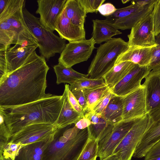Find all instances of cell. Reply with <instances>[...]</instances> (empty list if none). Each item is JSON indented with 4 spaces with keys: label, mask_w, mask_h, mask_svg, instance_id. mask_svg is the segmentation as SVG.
Instances as JSON below:
<instances>
[{
    "label": "cell",
    "mask_w": 160,
    "mask_h": 160,
    "mask_svg": "<svg viewBox=\"0 0 160 160\" xmlns=\"http://www.w3.org/2000/svg\"><path fill=\"white\" fill-rule=\"evenodd\" d=\"M49 69L45 58L33 52L21 67L0 82V108H14L45 97Z\"/></svg>",
    "instance_id": "1"
},
{
    "label": "cell",
    "mask_w": 160,
    "mask_h": 160,
    "mask_svg": "<svg viewBox=\"0 0 160 160\" xmlns=\"http://www.w3.org/2000/svg\"><path fill=\"white\" fill-rule=\"evenodd\" d=\"M62 104V95L48 93L36 101L6 109L0 108V112L3 115L11 137L30 125L53 124L59 116Z\"/></svg>",
    "instance_id": "2"
},
{
    "label": "cell",
    "mask_w": 160,
    "mask_h": 160,
    "mask_svg": "<svg viewBox=\"0 0 160 160\" xmlns=\"http://www.w3.org/2000/svg\"><path fill=\"white\" fill-rule=\"evenodd\" d=\"M58 129L45 150L42 160H77L88 138L87 128L75 125L61 132Z\"/></svg>",
    "instance_id": "3"
},
{
    "label": "cell",
    "mask_w": 160,
    "mask_h": 160,
    "mask_svg": "<svg viewBox=\"0 0 160 160\" xmlns=\"http://www.w3.org/2000/svg\"><path fill=\"white\" fill-rule=\"evenodd\" d=\"M128 42L121 38H112L101 44L88 70V78L92 79L102 78L114 66L118 57L129 48Z\"/></svg>",
    "instance_id": "4"
},
{
    "label": "cell",
    "mask_w": 160,
    "mask_h": 160,
    "mask_svg": "<svg viewBox=\"0 0 160 160\" xmlns=\"http://www.w3.org/2000/svg\"><path fill=\"white\" fill-rule=\"evenodd\" d=\"M23 12L27 26L38 41L40 53L48 60L56 53L61 54L66 45V40L49 31L40 23L39 18L31 13L24 6Z\"/></svg>",
    "instance_id": "5"
},
{
    "label": "cell",
    "mask_w": 160,
    "mask_h": 160,
    "mask_svg": "<svg viewBox=\"0 0 160 160\" xmlns=\"http://www.w3.org/2000/svg\"><path fill=\"white\" fill-rule=\"evenodd\" d=\"M25 6L24 0H8L5 9L0 14V21L6 22L15 29L21 44L28 41L39 45L38 40L25 21L23 12Z\"/></svg>",
    "instance_id": "6"
},
{
    "label": "cell",
    "mask_w": 160,
    "mask_h": 160,
    "mask_svg": "<svg viewBox=\"0 0 160 160\" xmlns=\"http://www.w3.org/2000/svg\"><path fill=\"white\" fill-rule=\"evenodd\" d=\"M38 48V45L26 41L0 52V82L21 67Z\"/></svg>",
    "instance_id": "7"
},
{
    "label": "cell",
    "mask_w": 160,
    "mask_h": 160,
    "mask_svg": "<svg viewBox=\"0 0 160 160\" xmlns=\"http://www.w3.org/2000/svg\"><path fill=\"white\" fill-rule=\"evenodd\" d=\"M92 38L69 42L58 59V63L67 68L87 61L95 48Z\"/></svg>",
    "instance_id": "8"
},
{
    "label": "cell",
    "mask_w": 160,
    "mask_h": 160,
    "mask_svg": "<svg viewBox=\"0 0 160 160\" xmlns=\"http://www.w3.org/2000/svg\"><path fill=\"white\" fill-rule=\"evenodd\" d=\"M148 119V114L138 119L112 155H117L121 160H131L137 145L146 130Z\"/></svg>",
    "instance_id": "9"
},
{
    "label": "cell",
    "mask_w": 160,
    "mask_h": 160,
    "mask_svg": "<svg viewBox=\"0 0 160 160\" xmlns=\"http://www.w3.org/2000/svg\"><path fill=\"white\" fill-rule=\"evenodd\" d=\"M151 13L141 19L131 29L128 35L129 46L152 48L157 46Z\"/></svg>",
    "instance_id": "10"
},
{
    "label": "cell",
    "mask_w": 160,
    "mask_h": 160,
    "mask_svg": "<svg viewBox=\"0 0 160 160\" xmlns=\"http://www.w3.org/2000/svg\"><path fill=\"white\" fill-rule=\"evenodd\" d=\"M58 129L51 124L30 125L12 135L9 142L26 145L46 139L55 134Z\"/></svg>",
    "instance_id": "11"
},
{
    "label": "cell",
    "mask_w": 160,
    "mask_h": 160,
    "mask_svg": "<svg viewBox=\"0 0 160 160\" xmlns=\"http://www.w3.org/2000/svg\"><path fill=\"white\" fill-rule=\"evenodd\" d=\"M138 119L122 121L114 125L112 131L99 143L98 157L99 160L112 154L116 148Z\"/></svg>",
    "instance_id": "12"
},
{
    "label": "cell",
    "mask_w": 160,
    "mask_h": 160,
    "mask_svg": "<svg viewBox=\"0 0 160 160\" xmlns=\"http://www.w3.org/2000/svg\"><path fill=\"white\" fill-rule=\"evenodd\" d=\"M148 115L147 128L136 149L133 156L134 158L144 157L160 140V108Z\"/></svg>",
    "instance_id": "13"
},
{
    "label": "cell",
    "mask_w": 160,
    "mask_h": 160,
    "mask_svg": "<svg viewBox=\"0 0 160 160\" xmlns=\"http://www.w3.org/2000/svg\"><path fill=\"white\" fill-rule=\"evenodd\" d=\"M151 70L148 66L135 64L131 70L121 80L110 89L115 95L124 97L139 88L142 79Z\"/></svg>",
    "instance_id": "14"
},
{
    "label": "cell",
    "mask_w": 160,
    "mask_h": 160,
    "mask_svg": "<svg viewBox=\"0 0 160 160\" xmlns=\"http://www.w3.org/2000/svg\"><path fill=\"white\" fill-rule=\"evenodd\" d=\"M123 113L122 121L142 118L146 115L145 89L141 86L122 97Z\"/></svg>",
    "instance_id": "15"
},
{
    "label": "cell",
    "mask_w": 160,
    "mask_h": 160,
    "mask_svg": "<svg viewBox=\"0 0 160 160\" xmlns=\"http://www.w3.org/2000/svg\"><path fill=\"white\" fill-rule=\"evenodd\" d=\"M67 0H39L36 12L39 14V21L43 27L52 32L56 22L63 10Z\"/></svg>",
    "instance_id": "16"
},
{
    "label": "cell",
    "mask_w": 160,
    "mask_h": 160,
    "mask_svg": "<svg viewBox=\"0 0 160 160\" xmlns=\"http://www.w3.org/2000/svg\"><path fill=\"white\" fill-rule=\"evenodd\" d=\"M142 85L145 89L146 113L150 114L160 108V68L151 70Z\"/></svg>",
    "instance_id": "17"
},
{
    "label": "cell",
    "mask_w": 160,
    "mask_h": 160,
    "mask_svg": "<svg viewBox=\"0 0 160 160\" xmlns=\"http://www.w3.org/2000/svg\"><path fill=\"white\" fill-rule=\"evenodd\" d=\"M55 30L60 37L69 42L86 39L85 29L73 24L67 17L64 9L56 22Z\"/></svg>",
    "instance_id": "18"
},
{
    "label": "cell",
    "mask_w": 160,
    "mask_h": 160,
    "mask_svg": "<svg viewBox=\"0 0 160 160\" xmlns=\"http://www.w3.org/2000/svg\"><path fill=\"white\" fill-rule=\"evenodd\" d=\"M84 117L91 122L87 128L88 137L99 142L112 131L114 126V125L108 123L101 115L92 110L86 112Z\"/></svg>",
    "instance_id": "19"
},
{
    "label": "cell",
    "mask_w": 160,
    "mask_h": 160,
    "mask_svg": "<svg viewBox=\"0 0 160 160\" xmlns=\"http://www.w3.org/2000/svg\"><path fill=\"white\" fill-rule=\"evenodd\" d=\"M152 48L129 46L127 51L118 57L115 65L122 62L129 61L141 66H148Z\"/></svg>",
    "instance_id": "20"
},
{
    "label": "cell",
    "mask_w": 160,
    "mask_h": 160,
    "mask_svg": "<svg viewBox=\"0 0 160 160\" xmlns=\"http://www.w3.org/2000/svg\"><path fill=\"white\" fill-rule=\"evenodd\" d=\"M92 21L93 31L92 38L96 44L107 42L113 36L122 33L112 23L107 19H95Z\"/></svg>",
    "instance_id": "21"
},
{
    "label": "cell",
    "mask_w": 160,
    "mask_h": 160,
    "mask_svg": "<svg viewBox=\"0 0 160 160\" xmlns=\"http://www.w3.org/2000/svg\"><path fill=\"white\" fill-rule=\"evenodd\" d=\"M55 134L42 141L23 146L14 160H42L45 150L53 141Z\"/></svg>",
    "instance_id": "22"
},
{
    "label": "cell",
    "mask_w": 160,
    "mask_h": 160,
    "mask_svg": "<svg viewBox=\"0 0 160 160\" xmlns=\"http://www.w3.org/2000/svg\"><path fill=\"white\" fill-rule=\"evenodd\" d=\"M62 95V104L61 110L57 120L53 124L58 129H62L75 124L83 117L72 107L68 100L65 88Z\"/></svg>",
    "instance_id": "23"
},
{
    "label": "cell",
    "mask_w": 160,
    "mask_h": 160,
    "mask_svg": "<svg viewBox=\"0 0 160 160\" xmlns=\"http://www.w3.org/2000/svg\"><path fill=\"white\" fill-rule=\"evenodd\" d=\"M122 97L114 95L101 115L109 123L115 125L122 120Z\"/></svg>",
    "instance_id": "24"
},
{
    "label": "cell",
    "mask_w": 160,
    "mask_h": 160,
    "mask_svg": "<svg viewBox=\"0 0 160 160\" xmlns=\"http://www.w3.org/2000/svg\"><path fill=\"white\" fill-rule=\"evenodd\" d=\"M135 64L125 61L115 65L102 77L111 89L121 80L131 70Z\"/></svg>",
    "instance_id": "25"
},
{
    "label": "cell",
    "mask_w": 160,
    "mask_h": 160,
    "mask_svg": "<svg viewBox=\"0 0 160 160\" xmlns=\"http://www.w3.org/2000/svg\"><path fill=\"white\" fill-rule=\"evenodd\" d=\"M155 2L127 17L117 19L112 23L118 29L123 30L131 29L141 19L152 13Z\"/></svg>",
    "instance_id": "26"
},
{
    "label": "cell",
    "mask_w": 160,
    "mask_h": 160,
    "mask_svg": "<svg viewBox=\"0 0 160 160\" xmlns=\"http://www.w3.org/2000/svg\"><path fill=\"white\" fill-rule=\"evenodd\" d=\"M64 9L67 17L73 24L84 28L87 14L78 0H67Z\"/></svg>",
    "instance_id": "27"
},
{
    "label": "cell",
    "mask_w": 160,
    "mask_h": 160,
    "mask_svg": "<svg viewBox=\"0 0 160 160\" xmlns=\"http://www.w3.org/2000/svg\"><path fill=\"white\" fill-rule=\"evenodd\" d=\"M12 44H22L15 29L6 22L0 21V52L6 51Z\"/></svg>",
    "instance_id": "28"
},
{
    "label": "cell",
    "mask_w": 160,
    "mask_h": 160,
    "mask_svg": "<svg viewBox=\"0 0 160 160\" xmlns=\"http://www.w3.org/2000/svg\"><path fill=\"white\" fill-rule=\"evenodd\" d=\"M53 68L56 75L57 84L66 83L71 85L78 79L88 78V74L81 73L72 68H67L59 63L54 66Z\"/></svg>",
    "instance_id": "29"
},
{
    "label": "cell",
    "mask_w": 160,
    "mask_h": 160,
    "mask_svg": "<svg viewBox=\"0 0 160 160\" xmlns=\"http://www.w3.org/2000/svg\"><path fill=\"white\" fill-rule=\"evenodd\" d=\"M87 101L88 111L93 107L101 98L110 90L107 84L82 89Z\"/></svg>",
    "instance_id": "30"
},
{
    "label": "cell",
    "mask_w": 160,
    "mask_h": 160,
    "mask_svg": "<svg viewBox=\"0 0 160 160\" xmlns=\"http://www.w3.org/2000/svg\"><path fill=\"white\" fill-rule=\"evenodd\" d=\"M99 142L88 137L77 160H97Z\"/></svg>",
    "instance_id": "31"
},
{
    "label": "cell",
    "mask_w": 160,
    "mask_h": 160,
    "mask_svg": "<svg viewBox=\"0 0 160 160\" xmlns=\"http://www.w3.org/2000/svg\"><path fill=\"white\" fill-rule=\"evenodd\" d=\"M106 84L103 78L92 79L84 78L78 79L69 86L71 92Z\"/></svg>",
    "instance_id": "32"
},
{
    "label": "cell",
    "mask_w": 160,
    "mask_h": 160,
    "mask_svg": "<svg viewBox=\"0 0 160 160\" xmlns=\"http://www.w3.org/2000/svg\"><path fill=\"white\" fill-rule=\"evenodd\" d=\"M143 8L135 4H131L126 7L117 9L113 14L106 17V19L112 23L118 19L127 17L135 13Z\"/></svg>",
    "instance_id": "33"
},
{
    "label": "cell",
    "mask_w": 160,
    "mask_h": 160,
    "mask_svg": "<svg viewBox=\"0 0 160 160\" xmlns=\"http://www.w3.org/2000/svg\"><path fill=\"white\" fill-rule=\"evenodd\" d=\"M157 46L152 47L150 63L148 67L150 70L160 68V33L155 37Z\"/></svg>",
    "instance_id": "34"
},
{
    "label": "cell",
    "mask_w": 160,
    "mask_h": 160,
    "mask_svg": "<svg viewBox=\"0 0 160 160\" xmlns=\"http://www.w3.org/2000/svg\"><path fill=\"white\" fill-rule=\"evenodd\" d=\"M23 146L20 143L9 142L3 149L0 151V157L14 160L20 149Z\"/></svg>",
    "instance_id": "35"
},
{
    "label": "cell",
    "mask_w": 160,
    "mask_h": 160,
    "mask_svg": "<svg viewBox=\"0 0 160 160\" xmlns=\"http://www.w3.org/2000/svg\"><path fill=\"white\" fill-rule=\"evenodd\" d=\"M80 5L87 14L88 13H96L98 9L105 0H78Z\"/></svg>",
    "instance_id": "36"
},
{
    "label": "cell",
    "mask_w": 160,
    "mask_h": 160,
    "mask_svg": "<svg viewBox=\"0 0 160 160\" xmlns=\"http://www.w3.org/2000/svg\"><path fill=\"white\" fill-rule=\"evenodd\" d=\"M10 137L9 132L5 123L3 115L0 112V151L8 143Z\"/></svg>",
    "instance_id": "37"
},
{
    "label": "cell",
    "mask_w": 160,
    "mask_h": 160,
    "mask_svg": "<svg viewBox=\"0 0 160 160\" xmlns=\"http://www.w3.org/2000/svg\"><path fill=\"white\" fill-rule=\"evenodd\" d=\"M152 15L155 36L160 33V0H155Z\"/></svg>",
    "instance_id": "38"
},
{
    "label": "cell",
    "mask_w": 160,
    "mask_h": 160,
    "mask_svg": "<svg viewBox=\"0 0 160 160\" xmlns=\"http://www.w3.org/2000/svg\"><path fill=\"white\" fill-rule=\"evenodd\" d=\"M114 95L110 90L97 102L92 110L101 115L108 105L111 98Z\"/></svg>",
    "instance_id": "39"
},
{
    "label": "cell",
    "mask_w": 160,
    "mask_h": 160,
    "mask_svg": "<svg viewBox=\"0 0 160 160\" xmlns=\"http://www.w3.org/2000/svg\"><path fill=\"white\" fill-rule=\"evenodd\" d=\"M69 86V85L68 84H66L65 85V88L67 90L68 97L69 102L74 109L83 117H84L85 113L76 98L70 91Z\"/></svg>",
    "instance_id": "40"
},
{
    "label": "cell",
    "mask_w": 160,
    "mask_h": 160,
    "mask_svg": "<svg viewBox=\"0 0 160 160\" xmlns=\"http://www.w3.org/2000/svg\"><path fill=\"white\" fill-rule=\"evenodd\" d=\"M117 9L112 4L107 3L101 5L98 9V12L102 15L106 17L113 14Z\"/></svg>",
    "instance_id": "41"
},
{
    "label": "cell",
    "mask_w": 160,
    "mask_h": 160,
    "mask_svg": "<svg viewBox=\"0 0 160 160\" xmlns=\"http://www.w3.org/2000/svg\"><path fill=\"white\" fill-rule=\"evenodd\" d=\"M78 100L84 112L88 111L86 98L82 89L71 92Z\"/></svg>",
    "instance_id": "42"
},
{
    "label": "cell",
    "mask_w": 160,
    "mask_h": 160,
    "mask_svg": "<svg viewBox=\"0 0 160 160\" xmlns=\"http://www.w3.org/2000/svg\"><path fill=\"white\" fill-rule=\"evenodd\" d=\"M160 157V140L154 145L144 157V160Z\"/></svg>",
    "instance_id": "43"
},
{
    "label": "cell",
    "mask_w": 160,
    "mask_h": 160,
    "mask_svg": "<svg viewBox=\"0 0 160 160\" xmlns=\"http://www.w3.org/2000/svg\"><path fill=\"white\" fill-rule=\"evenodd\" d=\"M90 121L84 116L79 119L75 124V126L80 130L87 128L90 124Z\"/></svg>",
    "instance_id": "44"
},
{
    "label": "cell",
    "mask_w": 160,
    "mask_h": 160,
    "mask_svg": "<svg viewBox=\"0 0 160 160\" xmlns=\"http://www.w3.org/2000/svg\"><path fill=\"white\" fill-rule=\"evenodd\" d=\"M155 0H132L131 1V4H135L140 7H144L154 2Z\"/></svg>",
    "instance_id": "45"
},
{
    "label": "cell",
    "mask_w": 160,
    "mask_h": 160,
    "mask_svg": "<svg viewBox=\"0 0 160 160\" xmlns=\"http://www.w3.org/2000/svg\"><path fill=\"white\" fill-rule=\"evenodd\" d=\"M8 0H0V14L5 9L7 4Z\"/></svg>",
    "instance_id": "46"
},
{
    "label": "cell",
    "mask_w": 160,
    "mask_h": 160,
    "mask_svg": "<svg viewBox=\"0 0 160 160\" xmlns=\"http://www.w3.org/2000/svg\"><path fill=\"white\" fill-rule=\"evenodd\" d=\"M121 160V159L117 155H111L102 160Z\"/></svg>",
    "instance_id": "47"
},
{
    "label": "cell",
    "mask_w": 160,
    "mask_h": 160,
    "mask_svg": "<svg viewBox=\"0 0 160 160\" xmlns=\"http://www.w3.org/2000/svg\"><path fill=\"white\" fill-rule=\"evenodd\" d=\"M148 160H160V157H158L155 158H152Z\"/></svg>",
    "instance_id": "48"
},
{
    "label": "cell",
    "mask_w": 160,
    "mask_h": 160,
    "mask_svg": "<svg viewBox=\"0 0 160 160\" xmlns=\"http://www.w3.org/2000/svg\"><path fill=\"white\" fill-rule=\"evenodd\" d=\"M0 160H12L10 158H6L3 157H0Z\"/></svg>",
    "instance_id": "49"
},
{
    "label": "cell",
    "mask_w": 160,
    "mask_h": 160,
    "mask_svg": "<svg viewBox=\"0 0 160 160\" xmlns=\"http://www.w3.org/2000/svg\"><path fill=\"white\" fill-rule=\"evenodd\" d=\"M129 1H130V0H122V2L123 4L127 3L128 2H129Z\"/></svg>",
    "instance_id": "50"
}]
</instances>
